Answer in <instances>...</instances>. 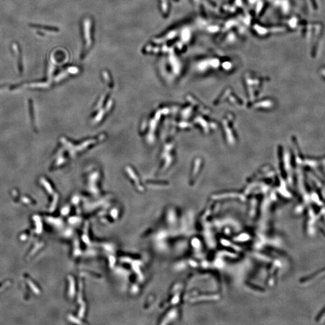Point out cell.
Wrapping results in <instances>:
<instances>
[{
  "instance_id": "cell-1",
  "label": "cell",
  "mask_w": 325,
  "mask_h": 325,
  "mask_svg": "<svg viewBox=\"0 0 325 325\" xmlns=\"http://www.w3.org/2000/svg\"><path fill=\"white\" fill-rule=\"evenodd\" d=\"M84 36L86 40V48L85 51H87L90 48L92 45L91 32H90V21L89 19H86L84 23Z\"/></svg>"
},
{
  "instance_id": "cell-2",
  "label": "cell",
  "mask_w": 325,
  "mask_h": 325,
  "mask_svg": "<svg viewBox=\"0 0 325 325\" xmlns=\"http://www.w3.org/2000/svg\"><path fill=\"white\" fill-rule=\"evenodd\" d=\"M30 26H31V27H34V28H40V29H46V30H48V31H58V29L57 28H54V27H47V26H42V25H40L31 24Z\"/></svg>"
},
{
  "instance_id": "cell-3",
  "label": "cell",
  "mask_w": 325,
  "mask_h": 325,
  "mask_svg": "<svg viewBox=\"0 0 325 325\" xmlns=\"http://www.w3.org/2000/svg\"><path fill=\"white\" fill-rule=\"evenodd\" d=\"M311 4H312L313 9H314L315 10H317L318 9V5H317V4L316 3V0H311Z\"/></svg>"
}]
</instances>
